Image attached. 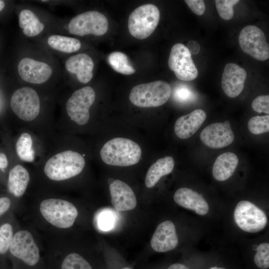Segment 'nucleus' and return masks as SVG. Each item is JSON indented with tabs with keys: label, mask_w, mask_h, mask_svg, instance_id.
<instances>
[{
	"label": "nucleus",
	"mask_w": 269,
	"mask_h": 269,
	"mask_svg": "<svg viewBox=\"0 0 269 269\" xmlns=\"http://www.w3.org/2000/svg\"><path fill=\"white\" fill-rule=\"evenodd\" d=\"M32 211L36 224L54 234H63L72 227L79 215L73 203L57 197L43 199L33 206Z\"/></svg>",
	"instance_id": "1"
},
{
	"label": "nucleus",
	"mask_w": 269,
	"mask_h": 269,
	"mask_svg": "<svg viewBox=\"0 0 269 269\" xmlns=\"http://www.w3.org/2000/svg\"><path fill=\"white\" fill-rule=\"evenodd\" d=\"M85 165V160L81 154L67 150L57 153L48 159L43 171L49 180L61 182L79 174Z\"/></svg>",
	"instance_id": "2"
},
{
	"label": "nucleus",
	"mask_w": 269,
	"mask_h": 269,
	"mask_svg": "<svg viewBox=\"0 0 269 269\" xmlns=\"http://www.w3.org/2000/svg\"><path fill=\"white\" fill-rule=\"evenodd\" d=\"M100 156L108 165L128 166L139 162L141 149L137 143L131 139L116 137L105 143L100 151Z\"/></svg>",
	"instance_id": "3"
},
{
	"label": "nucleus",
	"mask_w": 269,
	"mask_h": 269,
	"mask_svg": "<svg viewBox=\"0 0 269 269\" xmlns=\"http://www.w3.org/2000/svg\"><path fill=\"white\" fill-rule=\"evenodd\" d=\"M171 94L169 84L159 80L134 86L131 91L129 99L133 104L138 107H157L164 104Z\"/></svg>",
	"instance_id": "4"
},
{
	"label": "nucleus",
	"mask_w": 269,
	"mask_h": 269,
	"mask_svg": "<svg viewBox=\"0 0 269 269\" xmlns=\"http://www.w3.org/2000/svg\"><path fill=\"white\" fill-rule=\"evenodd\" d=\"M160 12L152 4L140 5L134 9L128 19L130 34L138 39L149 36L156 28L159 21Z\"/></svg>",
	"instance_id": "5"
},
{
	"label": "nucleus",
	"mask_w": 269,
	"mask_h": 269,
	"mask_svg": "<svg viewBox=\"0 0 269 269\" xmlns=\"http://www.w3.org/2000/svg\"><path fill=\"white\" fill-rule=\"evenodd\" d=\"M68 26L69 33L73 35L101 36L107 32L109 23L104 14L97 11L90 10L72 18Z\"/></svg>",
	"instance_id": "6"
},
{
	"label": "nucleus",
	"mask_w": 269,
	"mask_h": 269,
	"mask_svg": "<svg viewBox=\"0 0 269 269\" xmlns=\"http://www.w3.org/2000/svg\"><path fill=\"white\" fill-rule=\"evenodd\" d=\"M10 105L13 113L24 121L34 120L40 112L39 96L30 87H23L15 91L11 97Z\"/></svg>",
	"instance_id": "7"
},
{
	"label": "nucleus",
	"mask_w": 269,
	"mask_h": 269,
	"mask_svg": "<svg viewBox=\"0 0 269 269\" xmlns=\"http://www.w3.org/2000/svg\"><path fill=\"white\" fill-rule=\"evenodd\" d=\"M234 219L238 226L249 233H257L263 230L268 222L265 212L253 203L243 200L237 205Z\"/></svg>",
	"instance_id": "8"
},
{
	"label": "nucleus",
	"mask_w": 269,
	"mask_h": 269,
	"mask_svg": "<svg viewBox=\"0 0 269 269\" xmlns=\"http://www.w3.org/2000/svg\"><path fill=\"white\" fill-rule=\"evenodd\" d=\"M240 46L245 53L260 61L269 58V45L263 31L255 25H247L239 36Z\"/></svg>",
	"instance_id": "9"
},
{
	"label": "nucleus",
	"mask_w": 269,
	"mask_h": 269,
	"mask_svg": "<svg viewBox=\"0 0 269 269\" xmlns=\"http://www.w3.org/2000/svg\"><path fill=\"white\" fill-rule=\"evenodd\" d=\"M96 94L90 86L75 91L66 104L67 114L70 119L79 125L86 124L89 120V108L94 103Z\"/></svg>",
	"instance_id": "10"
},
{
	"label": "nucleus",
	"mask_w": 269,
	"mask_h": 269,
	"mask_svg": "<svg viewBox=\"0 0 269 269\" xmlns=\"http://www.w3.org/2000/svg\"><path fill=\"white\" fill-rule=\"evenodd\" d=\"M168 66L179 80L190 81L195 79L198 71L187 47L182 43L174 44L170 53Z\"/></svg>",
	"instance_id": "11"
},
{
	"label": "nucleus",
	"mask_w": 269,
	"mask_h": 269,
	"mask_svg": "<svg viewBox=\"0 0 269 269\" xmlns=\"http://www.w3.org/2000/svg\"><path fill=\"white\" fill-rule=\"evenodd\" d=\"M200 137L203 143L212 148H221L229 146L235 139L230 122L215 123L206 126L202 131Z\"/></svg>",
	"instance_id": "12"
},
{
	"label": "nucleus",
	"mask_w": 269,
	"mask_h": 269,
	"mask_svg": "<svg viewBox=\"0 0 269 269\" xmlns=\"http://www.w3.org/2000/svg\"><path fill=\"white\" fill-rule=\"evenodd\" d=\"M17 69L18 74L23 80L35 84L46 82L53 72L48 64L28 57L20 61Z\"/></svg>",
	"instance_id": "13"
},
{
	"label": "nucleus",
	"mask_w": 269,
	"mask_h": 269,
	"mask_svg": "<svg viewBox=\"0 0 269 269\" xmlns=\"http://www.w3.org/2000/svg\"><path fill=\"white\" fill-rule=\"evenodd\" d=\"M247 73L236 64L229 63L225 66L221 80L222 88L227 96L235 98L242 92Z\"/></svg>",
	"instance_id": "14"
},
{
	"label": "nucleus",
	"mask_w": 269,
	"mask_h": 269,
	"mask_svg": "<svg viewBox=\"0 0 269 269\" xmlns=\"http://www.w3.org/2000/svg\"><path fill=\"white\" fill-rule=\"evenodd\" d=\"M178 244L175 227L170 221H165L159 224L150 241L153 250L159 253L172 250Z\"/></svg>",
	"instance_id": "15"
},
{
	"label": "nucleus",
	"mask_w": 269,
	"mask_h": 269,
	"mask_svg": "<svg viewBox=\"0 0 269 269\" xmlns=\"http://www.w3.org/2000/svg\"><path fill=\"white\" fill-rule=\"evenodd\" d=\"M109 190L111 202L118 211H129L134 209L137 203L134 193L130 186L119 179L110 184Z\"/></svg>",
	"instance_id": "16"
},
{
	"label": "nucleus",
	"mask_w": 269,
	"mask_h": 269,
	"mask_svg": "<svg viewBox=\"0 0 269 269\" xmlns=\"http://www.w3.org/2000/svg\"><path fill=\"white\" fill-rule=\"evenodd\" d=\"M206 118V112L202 109L195 110L188 114L179 117L174 125L175 134L181 139L191 137L200 128Z\"/></svg>",
	"instance_id": "17"
},
{
	"label": "nucleus",
	"mask_w": 269,
	"mask_h": 269,
	"mask_svg": "<svg viewBox=\"0 0 269 269\" xmlns=\"http://www.w3.org/2000/svg\"><path fill=\"white\" fill-rule=\"evenodd\" d=\"M174 200L179 206L194 211L200 215H205L209 211V205L204 197L188 188L178 189L174 195Z\"/></svg>",
	"instance_id": "18"
},
{
	"label": "nucleus",
	"mask_w": 269,
	"mask_h": 269,
	"mask_svg": "<svg viewBox=\"0 0 269 269\" xmlns=\"http://www.w3.org/2000/svg\"><path fill=\"white\" fill-rule=\"evenodd\" d=\"M94 62L86 53H80L70 57L65 62V68L70 73L76 74L78 80L86 84L92 79Z\"/></svg>",
	"instance_id": "19"
},
{
	"label": "nucleus",
	"mask_w": 269,
	"mask_h": 269,
	"mask_svg": "<svg viewBox=\"0 0 269 269\" xmlns=\"http://www.w3.org/2000/svg\"><path fill=\"white\" fill-rule=\"evenodd\" d=\"M30 181V175L23 166L17 164L9 172L7 179V189L14 198L21 197L25 193Z\"/></svg>",
	"instance_id": "20"
},
{
	"label": "nucleus",
	"mask_w": 269,
	"mask_h": 269,
	"mask_svg": "<svg viewBox=\"0 0 269 269\" xmlns=\"http://www.w3.org/2000/svg\"><path fill=\"white\" fill-rule=\"evenodd\" d=\"M239 163L237 155L231 152L220 154L216 159L212 168L214 178L220 181L229 178L234 173Z\"/></svg>",
	"instance_id": "21"
},
{
	"label": "nucleus",
	"mask_w": 269,
	"mask_h": 269,
	"mask_svg": "<svg viewBox=\"0 0 269 269\" xmlns=\"http://www.w3.org/2000/svg\"><path fill=\"white\" fill-rule=\"evenodd\" d=\"M174 160L172 156L160 158L152 164L148 169L145 185L147 188L153 187L161 177L170 174L173 170Z\"/></svg>",
	"instance_id": "22"
},
{
	"label": "nucleus",
	"mask_w": 269,
	"mask_h": 269,
	"mask_svg": "<svg viewBox=\"0 0 269 269\" xmlns=\"http://www.w3.org/2000/svg\"><path fill=\"white\" fill-rule=\"evenodd\" d=\"M19 25L23 29L24 34L29 37H33L41 33L44 25L31 10H22L18 16Z\"/></svg>",
	"instance_id": "23"
},
{
	"label": "nucleus",
	"mask_w": 269,
	"mask_h": 269,
	"mask_svg": "<svg viewBox=\"0 0 269 269\" xmlns=\"http://www.w3.org/2000/svg\"><path fill=\"white\" fill-rule=\"evenodd\" d=\"M47 42L53 49L68 53L78 51L81 46V43L78 39L59 35L50 36Z\"/></svg>",
	"instance_id": "24"
},
{
	"label": "nucleus",
	"mask_w": 269,
	"mask_h": 269,
	"mask_svg": "<svg viewBox=\"0 0 269 269\" xmlns=\"http://www.w3.org/2000/svg\"><path fill=\"white\" fill-rule=\"evenodd\" d=\"M16 151L19 158L24 161L32 162L34 159V150L32 138L27 133H23L16 143Z\"/></svg>",
	"instance_id": "25"
},
{
	"label": "nucleus",
	"mask_w": 269,
	"mask_h": 269,
	"mask_svg": "<svg viewBox=\"0 0 269 269\" xmlns=\"http://www.w3.org/2000/svg\"><path fill=\"white\" fill-rule=\"evenodd\" d=\"M109 63L116 71L125 75H131L135 72L128 56L124 53L113 52L108 57Z\"/></svg>",
	"instance_id": "26"
},
{
	"label": "nucleus",
	"mask_w": 269,
	"mask_h": 269,
	"mask_svg": "<svg viewBox=\"0 0 269 269\" xmlns=\"http://www.w3.org/2000/svg\"><path fill=\"white\" fill-rule=\"evenodd\" d=\"M60 269H93L90 263L81 255L70 253L61 262Z\"/></svg>",
	"instance_id": "27"
},
{
	"label": "nucleus",
	"mask_w": 269,
	"mask_h": 269,
	"mask_svg": "<svg viewBox=\"0 0 269 269\" xmlns=\"http://www.w3.org/2000/svg\"><path fill=\"white\" fill-rule=\"evenodd\" d=\"M116 217L115 213L112 209L102 210L97 216L96 223L98 228L103 231L111 230L115 226Z\"/></svg>",
	"instance_id": "28"
},
{
	"label": "nucleus",
	"mask_w": 269,
	"mask_h": 269,
	"mask_svg": "<svg viewBox=\"0 0 269 269\" xmlns=\"http://www.w3.org/2000/svg\"><path fill=\"white\" fill-rule=\"evenodd\" d=\"M249 131L254 134L269 132V115L257 116L251 118L248 123Z\"/></svg>",
	"instance_id": "29"
},
{
	"label": "nucleus",
	"mask_w": 269,
	"mask_h": 269,
	"mask_svg": "<svg viewBox=\"0 0 269 269\" xmlns=\"http://www.w3.org/2000/svg\"><path fill=\"white\" fill-rule=\"evenodd\" d=\"M239 0H216L215 4L220 16L224 20L231 19L234 16L233 6Z\"/></svg>",
	"instance_id": "30"
},
{
	"label": "nucleus",
	"mask_w": 269,
	"mask_h": 269,
	"mask_svg": "<svg viewBox=\"0 0 269 269\" xmlns=\"http://www.w3.org/2000/svg\"><path fill=\"white\" fill-rule=\"evenodd\" d=\"M254 256V261L258 267L261 269H267L269 267V244L262 243L257 249Z\"/></svg>",
	"instance_id": "31"
},
{
	"label": "nucleus",
	"mask_w": 269,
	"mask_h": 269,
	"mask_svg": "<svg viewBox=\"0 0 269 269\" xmlns=\"http://www.w3.org/2000/svg\"><path fill=\"white\" fill-rule=\"evenodd\" d=\"M17 207L13 198L6 195L0 196V219L14 213Z\"/></svg>",
	"instance_id": "32"
},
{
	"label": "nucleus",
	"mask_w": 269,
	"mask_h": 269,
	"mask_svg": "<svg viewBox=\"0 0 269 269\" xmlns=\"http://www.w3.org/2000/svg\"><path fill=\"white\" fill-rule=\"evenodd\" d=\"M252 108L255 111L269 114V95H260L256 97L252 103Z\"/></svg>",
	"instance_id": "33"
},
{
	"label": "nucleus",
	"mask_w": 269,
	"mask_h": 269,
	"mask_svg": "<svg viewBox=\"0 0 269 269\" xmlns=\"http://www.w3.org/2000/svg\"><path fill=\"white\" fill-rule=\"evenodd\" d=\"M174 97L176 100L182 103L191 100L194 98V95L188 88L180 86L175 89Z\"/></svg>",
	"instance_id": "34"
},
{
	"label": "nucleus",
	"mask_w": 269,
	"mask_h": 269,
	"mask_svg": "<svg viewBox=\"0 0 269 269\" xmlns=\"http://www.w3.org/2000/svg\"><path fill=\"white\" fill-rule=\"evenodd\" d=\"M185 2L191 10L198 15H202L205 10V5L202 0H185Z\"/></svg>",
	"instance_id": "35"
},
{
	"label": "nucleus",
	"mask_w": 269,
	"mask_h": 269,
	"mask_svg": "<svg viewBox=\"0 0 269 269\" xmlns=\"http://www.w3.org/2000/svg\"><path fill=\"white\" fill-rule=\"evenodd\" d=\"M8 166L6 156L3 153L0 152V169L3 170Z\"/></svg>",
	"instance_id": "36"
},
{
	"label": "nucleus",
	"mask_w": 269,
	"mask_h": 269,
	"mask_svg": "<svg viewBox=\"0 0 269 269\" xmlns=\"http://www.w3.org/2000/svg\"><path fill=\"white\" fill-rule=\"evenodd\" d=\"M168 269H189L186 266L181 264H174L171 265Z\"/></svg>",
	"instance_id": "37"
},
{
	"label": "nucleus",
	"mask_w": 269,
	"mask_h": 269,
	"mask_svg": "<svg viewBox=\"0 0 269 269\" xmlns=\"http://www.w3.org/2000/svg\"><path fill=\"white\" fill-rule=\"evenodd\" d=\"M5 6V3L2 0H0V12L3 9Z\"/></svg>",
	"instance_id": "38"
},
{
	"label": "nucleus",
	"mask_w": 269,
	"mask_h": 269,
	"mask_svg": "<svg viewBox=\"0 0 269 269\" xmlns=\"http://www.w3.org/2000/svg\"><path fill=\"white\" fill-rule=\"evenodd\" d=\"M210 269H226L224 268H218L217 267H214L211 268Z\"/></svg>",
	"instance_id": "39"
},
{
	"label": "nucleus",
	"mask_w": 269,
	"mask_h": 269,
	"mask_svg": "<svg viewBox=\"0 0 269 269\" xmlns=\"http://www.w3.org/2000/svg\"><path fill=\"white\" fill-rule=\"evenodd\" d=\"M6 216H5V217H4V218H3L0 219V224L1 223V222L4 220V219L6 218Z\"/></svg>",
	"instance_id": "40"
},
{
	"label": "nucleus",
	"mask_w": 269,
	"mask_h": 269,
	"mask_svg": "<svg viewBox=\"0 0 269 269\" xmlns=\"http://www.w3.org/2000/svg\"><path fill=\"white\" fill-rule=\"evenodd\" d=\"M123 269H130L128 268H123Z\"/></svg>",
	"instance_id": "41"
}]
</instances>
